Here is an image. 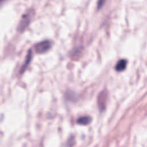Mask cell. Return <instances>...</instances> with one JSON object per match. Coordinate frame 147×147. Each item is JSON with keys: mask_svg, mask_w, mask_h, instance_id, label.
Returning a JSON list of instances; mask_svg holds the SVG:
<instances>
[{"mask_svg": "<svg viewBox=\"0 0 147 147\" xmlns=\"http://www.w3.org/2000/svg\"><path fill=\"white\" fill-rule=\"evenodd\" d=\"M34 14V11L33 9H29L22 16L18 25V30L20 32H22L26 29L29 25Z\"/></svg>", "mask_w": 147, "mask_h": 147, "instance_id": "obj_1", "label": "cell"}, {"mask_svg": "<svg viewBox=\"0 0 147 147\" xmlns=\"http://www.w3.org/2000/svg\"><path fill=\"white\" fill-rule=\"evenodd\" d=\"M51 47V42L49 40H44L36 44L35 51L38 53H44L47 52Z\"/></svg>", "mask_w": 147, "mask_h": 147, "instance_id": "obj_2", "label": "cell"}, {"mask_svg": "<svg viewBox=\"0 0 147 147\" xmlns=\"http://www.w3.org/2000/svg\"><path fill=\"white\" fill-rule=\"evenodd\" d=\"M107 96V93L105 91H102L98 96V106L99 107V109L101 111L103 110L106 107Z\"/></svg>", "mask_w": 147, "mask_h": 147, "instance_id": "obj_3", "label": "cell"}, {"mask_svg": "<svg viewBox=\"0 0 147 147\" xmlns=\"http://www.w3.org/2000/svg\"><path fill=\"white\" fill-rule=\"evenodd\" d=\"M32 52L31 51L30 49H29L27 53V55H26V58H25V60L24 61V64H22L21 69H20V73L21 74H23L25 70L26 69L27 67H28L29 64H30V61H31V60H32Z\"/></svg>", "mask_w": 147, "mask_h": 147, "instance_id": "obj_4", "label": "cell"}, {"mask_svg": "<svg viewBox=\"0 0 147 147\" xmlns=\"http://www.w3.org/2000/svg\"><path fill=\"white\" fill-rule=\"evenodd\" d=\"M126 64H127V61L126 60L121 59L118 61V63L115 65V70L118 72H121L123 71L126 68Z\"/></svg>", "mask_w": 147, "mask_h": 147, "instance_id": "obj_5", "label": "cell"}, {"mask_svg": "<svg viewBox=\"0 0 147 147\" xmlns=\"http://www.w3.org/2000/svg\"><path fill=\"white\" fill-rule=\"evenodd\" d=\"M92 118L90 116H83L79 118L77 120V123L81 125H87L91 122Z\"/></svg>", "mask_w": 147, "mask_h": 147, "instance_id": "obj_6", "label": "cell"}, {"mask_svg": "<svg viewBox=\"0 0 147 147\" xmlns=\"http://www.w3.org/2000/svg\"><path fill=\"white\" fill-rule=\"evenodd\" d=\"M105 1L106 0H98V3H97V7H98V9H100L103 6V5H104V3L105 2Z\"/></svg>", "mask_w": 147, "mask_h": 147, "instance_id": "obj_7", "label": "cell"}, {"mask_svg": "<svg viewBox=\"0 0 147 147\" xmlns=\"http://www.w3.org/2000/svg\"><path fill=\"white\" fill-rule=\"evenodd\" d=\"M7 0H0V6L2 5L3 3H5V2H6Z\"/></svg>", "mask_w": 147, "mask_h": 147, "instance_id": "obj_8", "label": "cell"}]
</instances>
